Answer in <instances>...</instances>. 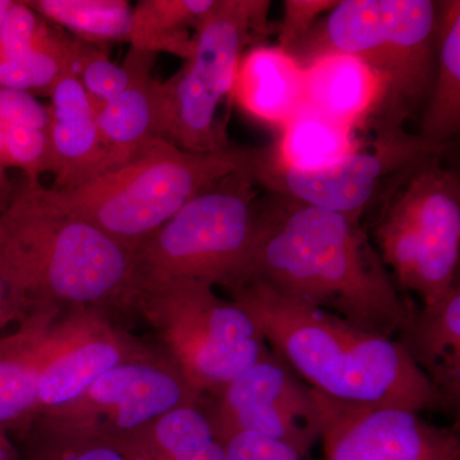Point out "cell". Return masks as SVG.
I'll return each instance as SVG.
<instances>
[{
  "mask_svg": "<svg viewBox=\"0 0 460 460\" xmlns=\"http://www.w3.org/2000/svg\"><path fill=\"white\" fill-rule=\"evenodd\" d=\"M0 164L20 169L29 183H41L42 174L53 172L48 128L0 123Z\"/></svg>",
  "mask_w": 460,
  "mask_h": 460,
  "instance_id": "f1b7e54d",
  "label": "cell"
},
{
  "mask_svg": "<svg viewBox=\"0 0 460 460\" xmlns=\"http://www.w3.org/2000/svg\"><path fill=\"white\" fill-rule=\"evenodd\" d=\"M16 189V184L9 178L8 169L0 164V211L7 208L11 199H13Z\"/></svg>",
  "mask_w": 460,
  "mask_h": 460,
  "instance_id": "e575fe53",
  "label": "cell"
},
{
  "mask_svg": "<svg viewBox=\"0 0 460 460\" xmlns=\"http://www.w3.org/2000/svg\"><path fill=\"white\" fill-rule=\"evenodd\" d=\"M371 150H358L335 164L298 171L274 162L270 153L256 172L259 186L269 192L361 220L381 190L395 180H407L420 165L441 157L445 145L434 144L402 127H376Z\"/></svg>",
  "mask_w": 460,
  "mask_h": 460,
  "instance_id": "30bf717a",
  "label": "cell"
},
{
  "mask_svg": "<svg viewBox=\"0 0 460 460\" xmlns=\"http://www.w3.org/2000/svg\"><path fill=\"white\" fill-rule=\"evenodd\" d=\"M128 86L96 113L109 171L119 168L147 142L162 138L163 83L151 75L157 54L131 48Z\"/></svg>",
  "mask_w": 460,
  "mask_h": 460,
  "instance_id": "e0dca14e",
  "label": "cell"
},
{
  "mask_svg": "<svg viewBox=\"0 0 460 460\" xmlns=\"http://www.w3.org/2000/svg\"><path fill=\"white\" fill-rule=\"evenodd\" d=\"M358 148L353 129L305 107L281 127L271 156L287 168L314 171L335 164Z\"/></svg>",
  "mask_w": 460,
  "mask_h": 460,
  "instance_id": "cb8c5ba5",
  "label": "cell"
},
{
  "mask_svg": "<svg viewBox=\"0 0 460 460\" xmlns=\"http://www.w3.org/2000/svg\"><path fill=\"white\" fill-rule=\"evenodd\" d=\"M48 98L54 190L75 189L109 172L107 151L100 138L95 111L68 66L51 87Z\"/></svg>",
  "mask_w": 460,
  "mask_h": 460,
  "instance_id": "9a60e30c",
  "label": "cell"
},
{
  "mask_svg": "<svg viewBox=\"0 0 460 460\" xmlns=\"http://www.w3.org/2000/svg\"><path fill=\"white\" fill-rule=\"evenodd\" d=\"M68 66L83 84L95 113L128 86L133 74L129 54L123 65H115L95 44L77 38L69 39Z\"/></svg>",
  "mask_w": 460,
  "mask_h": 460,
  "instance_id": "83f0119b",
  "label": "cell"
},
{
  "mask_svg": "<svg viewBox=\"0 0 460 460\" xmlns=\"http://www.w3.org/2000/svg\"><path fill=\"white\" fill-rule=\"evenodd\" d=\"M255 172H232L187 202L133 251L136 287L190 280L238 286L259 228Z\"/></svg>",
  "mask_w": 460,
  "mask_h": 460,
  "instance_id": "8992f818",
  "label": "cell"
},
{
  "mask_svg": "<svg viewBox=\"0 0 460 460\" xmlns=\"http://www.w3.org/2000/svg\"><path fill=\"white\" fill-rule=\"evenodd\" d=\"M205 407L222 443L253 432L288 445L304 458L320 440L321 416L313 387L304 385L274 352L224 387Z\"/></svg>",
  "mask_w": 460,
  "mask_h": 460,
  "instance_id": "7c38bea8",
  "label": "cell"
},
{
  "mask_svg": "<svg viewBox=\"0 0 460 460\" xmlns=\"http://www.w3.org/2000/svg\"><path fill=\"white\" fill-rule=\"evenodd\" d=\"M204 399L157 348L111 368L62 410L35 419L122 443L169 411Z\"/></svg>",
  "mask_w": 460,
  "mask_h": 460,
  "instance_id": "8fae6325",
  "label": "cell"
},
{
  "mask_svg": "<svg viewBox=\"0 0 460 460\" xmlns=\"http://www.w3.org/2000/svg\"><path fill=\"white\" fill-rule=\"evenodd\" d=\"M12 3H13V0H0V23H2L3 18H4L5 13H7Z\"/></svg>",
  "mask_w": 460,
  "mask_h": 460,
  "instance_id": "8d00e7d4",
  "label": "cell"
},
{
  "mask_svg": "<svg viewBox=\"0 0 460 460\" xmlns=\"http://www.w3.org/2000/svg\"><path fill=\"white\" fill-rule=\"evenodd\" d=\"M0 460H21L9 435L3 431H0Z\"/></svg>",
  "mask_w": 460,
  "mask_h": 460,
  "instance_id": "d590c367",
  "label": "cell"
},
{
  "mask_svg": "<svg viewBox=\"0 0 460 460\" xmlns=\"http://www.w3.org/2000/svg\"><path fill=\"white\" fill-rule=\"evenodd\" d=\"M133 313L155 332L160 349L204 398H214L271 352L253 320L199 281L136 287Z\"/></svg>",
  "mask_w": 460,
  "mask_h": 460,
  "instance_id": "52a82bcc",
  "label": "cell"
},
{
  "mask_svg": "<svg viewBox=\"0 0 460 460\" xmlns=\"http://www.w3.org/2000/svg\"><path fill=\"white\" fill-rule=\"evenodd\" d=\"M69 38L51 29L44 40L21 56L0 60V89L49 95L68 65Z\"/></svg>",
  "mask_w": 460,
  "mask_h": 460,
  "instance_id": "4316f807",
  "label": "cell"
},
{
  "mask_svg": "<svg viewBox=\"0 0 460 460\" xmlns=\"http://www.w3.org/2000/svg\"><path fill=\"white\" fill-rule=\"evenodd\" d=\"M0 288L23 317L93 308L133 313L135 260L107 234L23 181L0 211Z\"/></svg>",
  "mask_w": 460,
  "mask_h": 460,
  "instance_id": "7a4b0ae2",
  "label": "cell"
},
{
  "mask_svg": "<svg viewBox=\"0 0 460 460\" xmlns=\"http://www.w3.org/2000/svg\"><path fill=\"white\" fill-rule=\"evenodd\" d=\"M438 25V2L432 0H341L289 54L301 66L323 53L365 60L385 84L375 124L402 127L429 98Z\"/></svg>",
  "mask_w": 460,
  "mask_h": 460,
  "instance_id": "5b68a950",
  "label": "cell"
},
{
  "mask_svg": "<svg viewBox=\"0 0 460 460\" xmlns=\"http://www.w3.org/2000/svg\"><path fill=\"white\" fill-rule=\"evenodd\" d=\"M314 390L323 460H460L459 436L389 405L353 404Z\"/></svg>",
  "mask_w": 460,
  "mask_h": 460,
  "instance_id": "4fadbf2b",
  "label": "cell"
},
{
  "mask_svg": "<svg viewBox=\"0 0 460 460\" xmlns=\"http://www.w3.org/2000/svg\"><path fill=\"white\" fill-rule=\"evenodd\" d=\"M60 311L31 314L0 337V431L21 434L38 410L42 357Z\"/></svg>",
  "mask_w": 460,
  "mask_h": 460,
  "instance_id": "d6986e66",
  "label": "cell"
},
{
  "mask_svg": "<svg viewBox=\"0 0 460 460\" xmlns=\"http://www.w3.org/2000/svg\"><path fill=\"white\" fill-rule=\"evenodd\" d=\"M395 341L429 378L444 410H456L460 399L459 283L435 304L414 311Z\"/></svg>",
  "mask_w": 460,
  "mask_h": 460,
  "instance_id": "ac0fdd59",
  "label": "cell"
},
{
  "mask_svg": "<svg viewBox=\"0 0 460 460\" xmlns=\"http://www.w3.org/2000/svg\"><path fill=\"white\" fill-rule=\"evenodd\" d=\"M20 436L21 460H129L122 445L33 419Z\"/></svg>",
  "mask_w": 460,
  "mask_h": 460,
  "instance_id": "484cf974",
  "label": "cell"
},
{
  "mask_svg": "<svg viewBox=\"0 0 460 460\" xmlns=\"http://www.w3.org/2000/svg\"><path fill=\"white\" fill-rule=\"evenodd\" d=\"M460 129V2H438L436 69L419 135L449 146Z\"/></svg>",
  "mask_w": 460,
  "mask_h": 460,
  "instance_id": "7402d4cb",
  "label": "cell"
},
{
  "mask_svg": "<svg viewBox=\"0 0 460 460\" xmlns=\"http://www.w3.org/2000/svg\"><path fill=\"white\" fill-rule=\"evenodd\" d=\"M0 123L48 128L49 111L30 93L0 89Z\"/></svg>",
  "mask_w": 460,
  "mask_h": 460,
  "instance_id": "d6a6232c",
  "label": "cell"
},
{
  "mask_svg": "<svg viewBox=\"0 0 460 460\" xmlns=\"http://www.w3.org/2000/svg\"><path fill=\"white\" fill-rule=\"evenodd\" d=\"M226 460H302L292 447L253 432H239L223 443Z\"/></svg>",
  "mask_w": 460,
  "mask_h": 460,
  "instance_id": "1f68e13d",
  "label": "cell"
},
{
  "mask_svg": "<svg viewBox=\"0 0 460 460\" xmlns=\"http://www.w3.org/2000/svg\"><path fill=\"white\" fill-rule=\"evenodd\" d=\"M302 66L305 108L353 131L377 117L385 100V84L365 60L323 53Z\"/></svg>",
  "mask_w": 460,
  "mask_h": 460,
  "instance_id": "2e32d148",
  "label": "cell"
},
{
  "mask_svg": "<svg viewBox=\"0 0 460 460\" xmlns=\"http://www.w3.org/2000/svg\"><path fill=\"white\" fill-rule=\"evenodd\" d=\"M154 350L115 326L102 311H66L51 329L45 347L35 417L62 410L111 368L144 358Z\"/></svg>",
  "mask_w": 460,
  "mask_h": 460,
  "instance_id": "5bb4252c",
  "label": "cell"
},
{
  "mask_svg": "<svg viewBox=\"0 0 460 460\" xmlns=\"http://www.w3.org/2000/svg\"><path fill=\"white\" fill-rule=\"evenodd\" d=\"M270 147L190 153L164 138L147 142L119 168L72 190L50 189L69 213L135 251L187 202L232 172H256Z\"/></svg>",
  "mask_w": 460,
  "mask_h": 460,
  "instance_id": "277c9868",
  "label": "cell"
},
{
  "mask_svg": "<svg viewBox=\"0 0 460 460\" xmlns=\"http://www.w3.org/2000/svg\"><path fill=\"white\" fill-rule=\"evenodd\" d=\"M217 0H141L132 9L127 41L135 49L160 51L189 59L192 36Z\"/></svg>",
  "mask_w": 460,
  "mask_h": 460,
  "instance_id": "603a6c76",
  "label": "cell"
},
{
  "mask_svg": "<svg viewBox=\"0 0 460 460\" xmlns=\"http://www.w3.org/2000/svg\"><path fill=\"white\" fill-rule=\"evenodd\" d=\"M335 3V0H286L278 47L289 53Z\"/></svg>",
  "mask_w": 460,
  "mask_h": 460,
  "instance_id": "4dcf8cb0",
  "label": "cell"
},
{
  "mask_svg": "<svg viewBox=\"0 0 460 460\" xmlns=\"http://www.w3.org/2000/svg\"><path fill=\"white\" fill-rule=\"evenodd\" d=\"M232 93L250 117L286 126L305 108V68L279 47L260 45L241 58Z\"/></svg>",
  "mask_w": 460,
  "mask_h": 460,
  "instance_id": "ffe728a7",
  "label": "cell"
},
{
  "mask_svg": "<svg viewBox=\"0 0 460 460\" xmlns=\"http://www.w3.org/2000/svg\"><path fill=\"white\" fill-rule=\"evenodd\" d=\"M269 0H217L192 35L186 66L163 83L162 138L190 153L229 147L217 109L232 93L244 49L268 33Z\"/></svg>",
  "mask_w": 460,
  "mask_h": 460,
  "instance_id": "ba28073f",
  "label": "cell"
},
{
  "mask_svg": "<svg viewBox=\"0 0 460 460\" xmlns=\"http://www.w3.org/2000/svg\"><path fill=\"white\" fill-rule=\"evenodd\" d=\"M244 280L386 338L416 311L396 289L359 219L275 193L260 202Z\"/></svg>",
  "mask_w": 460,
  "mask_h": 460,
  "instance_id": "6da1fadb",
  "label": "cell"
},
{
  "mask_svg": "<svg viewBox=\"0 0 460 460\" xmlns=\"http://www.w3.org/2000/svg\"><path fill=\"white\" fill-rule=\"evenodd\" d=\"M23 319H26V317L18 313L16 307L9 302L7 296L0 288V330L7 328L12 323L17 325Z\"/></svg>",
  "mask_w": 460,
  "mask_h": 460,
  "instance_id": "836d02e7",
  "label": "cell"
},
{
  "mask_svg": "<svg viewBox=\"0 0 460 460\" xmlns=\"http://www.w3.org/2000/svg\"><path fill=\"white\" fill-rule=\"evenodd\" d=\"M386 268L423 305L456 283L460 256V181L440 157L416 169L384 211L375 230Z\"/></svg>",
  "mask_w": 460,
  "mask_h": 460,
  "instance_id": "9c48e42d",
  "label": "cell"
},
{
  "mask_svg": "<svg viewBox=\"0 0 460 460\" xmlns=\"http://www.w3.org/2000/svg\"><path fill=\"white\" fill-rule=\"evenodd\" d=\"M49 30L26 2L13 0L0 23V60L21 56L38 47Z\"/></svg>",
  "mask_w": 460,
  "mask_h": 460,
  "instance_id": "f546056e",
  "label": "cell"
},
{
  "mask_svg": "<svg viewBox=\"0 0 460 460\" xmlns=\"http://www.w3.org/2000/svg\"><path fill=\"white\" fill-rule=\"evenodd\" d=\"M118 444L129 460H226L205 399L169 411Z\"/></svg>",
  "mask_w": 460,
  "mask_h": 460,
  "instance_id": "44dd1931",
  "label": "cell"
},
{
  "mask_svg": "<svg viewBox=\"0 0 460 460\" xmlns=\"http://www.w3.org/2000/svg\"><path fill=\"white\" fill-rule=\"evenodd\" d=\"M26 4L91 44L128 36L132 8L124 0H30Z\"/></svg>",
  "mask_w": 460,
  "mask_h": 460,
  "instance_id": "d4e9b609",
  "label": "cell"
},
{
  "mask_svg": "<svg viewBox=\"0 0 460 460\" xmlns=\"http://www.w3.org/2000/svg\"><path fill=\"white\" fill-rule=\"evenodd\" d=\"M272 352L323 395L413 411L444 408L429 378L394 339L337 314L296 304L255 280L226 290Z\"/></svg>",
  "mask_w": 460,
  "mask_h": 460,
  "instance_id": "3957f363",
  "label": "cell"
}]
</instances>
